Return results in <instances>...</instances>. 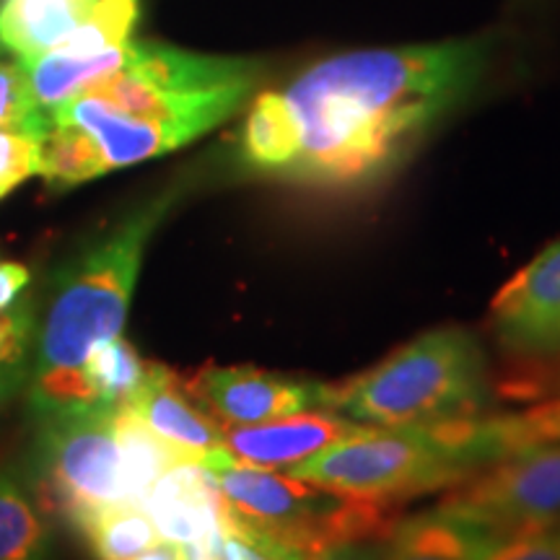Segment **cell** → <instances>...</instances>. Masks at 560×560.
I'll list each match as a JSON object with an SVG mask.
<instances>
[{
  "label": "cell",
  "instance_id": "6da1fadb",
  "mask_svg": "<svg viewBox=\"0 0 560 560\" xmlns=\"http://www.w3.org/2000/svg\"><path fill=\"white\" fill-rule=\"evenodd\" d=\"M482 70L478 42L335 55L280 91L296 153L280 179L312 187L371 185L395 170Z\"/></svg>",
  "mask_w": 560,
  "mask_h": 560
},
{
  "label": "cell",
  "instance_id": "7a4b0ae2",
  "mask_svg": "<svg viewBox=\"0 0 560 560\" xmlns=\"http://www.w3.org/2000/svg\"><path fill=\"white\" fill-rule=\"evenodd\" d=\"M170 190L132 210L60 272L37 338L30 402L37 416L89 405L81 366L91 348L120 338L145 247L174 206Z\"/></svg>",
  "mask_w": 560,
  "mask_h": 560
},
{
  "label": "cell",
  "instance_id": "3957f363",
  "mask_svg": "<svg viewBox=\"0 0 560 560\" xmlns=\"http://www.w3.org/2000/svg\"><path fill=\"white\" fill-rule=\"evenodd\" d=\"M495 459L486 418H467L408 429L359 425L330 450L283 472L342 499L405 503L457 486Z\"/></svg>",
  "mask_w": 560,
  "mask_h": 560
},
{
  "label": "cell",
  "instance_id": "277c9868",
  "mask_svg": "<svg viewBox=\"0 0 560 560\" xmlns=\"http://www.w3.org/2000/svg\"><path fill=\"white\" fill-rule=\"evenodd\" d=\"M488 389L480 340L465 327H439L355 380L330 384V410L374 429L441 425L478 418Z\"/></svg>",
  "mask_w": 560,
  "mask_h": 560
},
{
  "label": "cell",
  "instance_id": "5b68a950",
  "mask_svg": "<svg viewBox=\"0 0 560 560\" xmlns=\"http://www.w3.org/2000/svg\"><path fill=\"white\" fill-rule=\"evenodd\" d=\"M34 493L39 506L83 527L102 509L125 503L117 408L89 402L39 416Z\"/></svg>",
  "mask_w": 560,
  "mask_h": 560
},
{
  "label": "cell",
  "instance_id": "8992f818",
  "mask_svg": "<svg viewBox=\"0 0 560 560\" xmlns=\"http://www.w3.org/2000/svg\"><path fill=\"white\" fill-rule=\"evenodd\" d=\"M495 537L560 522V446H527L490 462L439 503Z\"/></svg>",
  "mask_w": 560,
  "mask_h": 560
},
{
  "label": "cell",
  "instance_id": "52a82bcc",
  "mask_svg": "<svg viewBox=\"0 0 560 560\" xmlns=\"http://www.w3.org/2000/svg\"><path fill=\"white\" fill-rule=\"evenodd\" d=\"M200 465L213 472L223 501L234 516L296 545L310 556L325 545L327 522L340 506L342 495L293 478L289 472L244 465L223 446L202 457Z\"/></svg>",
  "mask_w": 560,
  "mask_h": 560
},
{
  "label": "cell",
  "instance_id": "ba28073f",
  "mask_svg": "<svg viewBox=\"0 0 560 560\" xmlns=\"http://www.w3.org/2000/svg\"><path fill=\"white\" fill-rule=\"evenodd\" d=\"M185 389L219 425H252L304 410H330V384L255 366H206Z\"/></svg>",
  "mask_w": 560,
  "mask_h": 560
},
{
  "label": "cell",
  "instance_id": "9c48e42d",
  "mask_svg": "<svg viewBox=\"0 0 560 560\" xmlns=\"http://www.w3.org/2000/svg\"><path fill=\"white\" fill-rule=\"evenodd\" d=\"M490 327L520 361L560 359V240L516 272L490 304Z\"/></svg>",
  "mask_w": 560,
  "mask_h": 560
},
{
  "label": "cell",
  "instance_id": "30bf717a",
  "mask_svg": "<svg viewBox=\"0 0 560 560\" xmlns=\"http://www.w3.org/2000/svg\"><path fill=\"white\" fill-rule=\"evenodd\" d=\"M359 423L332 410H304L252 425H221L223 450L244 465L262 470H289L314 454L330 450Z\"/></svg>",
  "mask_w": 560,
  "mask_h": 560
},
{
  "label": "cell",
  "instance_id": "8fae6325",
  "mask_svg": "<svg viewBox=\"0 0 560 560\" xmlns=\"http://www.w3.org/2000/svg\"><path fill=\"white\" fill-rule=\"evenodd\" d=\"M143 509L156 524L161 540L185 545L219 532L229 506L208 467L179 462L156 480Z\"/></svg>",
  "mask_w": 560,
  "mask_h": 560
},
{
  "label": "cell",
  "instance_id": "7c38bea8",
  "mask_svg": "<svg viewBox=\"0 0 560 560\" xmlns=\"http://www.w3.org/2000/svg\"><path fill=\"white\" fill-rule=\"evenodd\" d=\"M128 408L187 459L200 462L223 446L221 425L192 400L177 374L161 363H149L145 382L130 397Z\"/></svg>",
  "mask_w": 560,
  "mask_h": 560
},
{
  "label": "cell",
  "instance_id": "4fadbf2b",
  "mask_svg": "<svg viewBox=\"0 0 560 560\" xmlns=\"http://www.w3.org/2000/svg\"><path fill=\"white\" fill-rule=\"evenodd\" d=\"M495 540L480 524L436 506L397 522L384 560H486Z\"/></svg>",
  "mask_w": 560,
  "mask_h": 560
},
{
  "label": "cell",
  "instance_id": "5bb4252c",
  "mask_svg": "<svg viewBox=\"0 0 560 560\" xmlns=\"http://www.w3.org/2000/svg\"><path fill=\"white\" fill-rule=\"evenodd\" d=\"M94 0H0V50L16 60L52 52Z\"/></svg>",
  "mask_w": 560,
  "mask_h": 560
},
{
  "label": "cell",
  "instance_id": "9a60e30c",
  "mask_svg": "<svg viewBox=\"0 0 560 560\" xmlns=\"http://www.w3.org/2000/svg\"><path fill=\"white\" fill-rule=\"evenodd\" d=\"M132 42V39H130ZM130 42L115 50L102 55H91V58H68L60 52H45L39 58L19 60L30 75V86L37 104L45 112H50L60 104H66L73 96L89 91L94 83L115 73L125 66L130 52Z\"/></svg>",
  "mask_w": 560,
  "mask_h": 560
},
{
  "label": "cell",
  "instance_id": "2e32d148",
  "mask_svg": "<svg viewBox=\"0 0 560 560\" xmlns=\"http://www.w3.org/2000/svg\"><path fill=\"white\" fill-rule=\"evenodd\" d=\"M117 446H120V480L125 503L143 506L156 480L179 462H192L156 436L128 405L117 408Z\"/></svg>",
  "mask_w": 560,
  "mask_h": 560
},
{
  "label": "cell",
  "instance_id": "e0dca14e",
  "mask_svg": "<svg viewBox=\"0 0 560 560\" xmlns=\"http://www.w3.org/2000/svg\"><path fill=\"white\" fill-rule=\"evenodd\" d=\"M242 159L252 172L280 177L296 153V128L280 91H265L252 102L242 128Z\"/></svg>",
  "mask_w": 560,
  "mask_h": 560
},
{
  "label": "cell",
  "instance_id": "ac0fdd59",
  "mask_svg": "<svg viewBox=\"0 0 560 560\" xmlns=\"http://www.w3.org/2000/svg\"><path fill=\"white\" fill-rule=\"evenodd\" d=\"M37 174L55 190L109 174L96 140L79 125L52 120L37 138Z\"/></svg>",
  "mask_w": 560,
  "mask_h": 560
},
{
  "label": "cell",
  "instance_id": "d6986e66",
  "mask_svg": "<svg viewBox=\"0 0 560 560\" xmlns=\"http://www.w3.org/2000/svg\"><path fill=\"white\" fill-rule=\"evenodd\" d=\"M145 374H149V361L140 359L138 350L122 335L91 348L81 366L91 402L109 405V408L128 405L145 382Z\"/></svg>",
  "mask_w": 560,
  "mask_h": 560
},
{
  "label": "cell",
  "instance_id": "ffe728a7",
  "mask_svg": "<svg viewBox=\"0 0 560 560\" xmlns=\"http://www.w3.org/2000/svg\"><path fill=\"white\" fill-rule=\"evenodd\" d=\"M96 560H130L161 542L151 514L138 503H115L102 509L81 527Z\"/></svg>",
  "mask_w": 560,
  "mask_h": 560
},
{
  "label": "cell",
  "instance_id": "44dd1931",
  "mask_svg": "<svg viewBox=\"0 0 560 560\" xmlns=\"http://www.w3.org/2000/svg\"><path fill=\"white\" fill-rule=\"evenodd\" d=\"M50 542V524L30 495L0 475V560H47Z\"/></svg>",
  "mask_w": 560,
  "mask_h": 560
},
{
  "label": "cell",
  "instance_id": "7402d4cb",
  "mask_svg": "<svg viewBox=\"0 0 560 560\" xmlns=\"http://www.w3.org/2000/svg\"><path fill=\"white\" fill-rule=\"evenodd\" d=\"M140 16L138 0H94L75 30L52 52L68 58H91L130 42Z\"/></svg>",
  "mask_w": 560,
  "mask_h": 560
},
{
  "label": "cell",
  "instance_id": "603a6c76",
  "mask_svg": "<svg viewBox=\"0 0 560 560\" xmlns=\"http://www.w3.org/2000/svg\"><path fill=\"white\" fill-rule=\"evenodd\" d=\"M499 459L527 446H560V395L511 416L486 418Z\"/></svg>",
  "mask_w": 560,
  "mask_h": 560
},
{
  "label": "cell",
  "instance_id": "cb8c5ba5",
  "mask_svg": "<svg viewBox=\"0 0 560 560\" xmlns=\"http://www.w3.org/2000/svg\"><path fill=\"white\" fill-rule=\"evenodd\" d=\"M50 125V112L34 100L30 75L21 62H0V130L30 132L39 138Z\"/></svg>",
  "mask_w": 560,
  "mask_h": 560
},
{
  "label": "cell",
  "instance_id": "d4e9b609",
  "mask_svg": "<svg viewBox=\"0 0 560 560\" xmlns=\"http://www.w3.org/2000/svg\"><path fill=\"white\" fill-rule=\"evenodd\" d=\"M221 548L223 560H306L310 552H304L296 545L280 540L260 527H252L249 522L240 520L226 509L221 527Z\"/></svg>",
  "mask_w": 560,
  "mask_h": 560
},
{
  "label": "cell",
  "instance_id": "484cf974",
  "mask_svg": "<svg viewBox=\"0 0 560 560\" xmlns=\"http://www.w3.org/2000/svg\"><path fill=\"white\" fill-rule=\"evenodd\" d=\"M37 174V138L0 130V198Z\"/></svg>",
  "mask_w": 560,
  "mask_h": 560
},
{
  "label": "cell",
  "instance_id": "4316f807",
  "mask_svg": "<svg viewBox=\"0 0 560 560\" xmlns=\"http://www.w3.org/2000/svg\"><path fill=\"white\" fill-rule=\"evenodd\" d=\"M486 560H560V540L550 529L516 532L499 537Z\"/></svg>",
  "mask_w": 560,
  "mask_h": 560
},
{
  "label": "cell",
  "instance_id": "83f0119b",
  "mask_svg": "<svg viewBox=\"0 0 560 560\" xmlns=\"http://www.w3.org/2000/svg\"><path fill=\"white\" fill-rule=\"evenodd\" d=\"M34 332V312L30 301H16L0 310V366H16L24 361Z\"/></svg>",
  "mask_w": 560,
  "mask_h": 560
},
{
  "label": "cell",
  "instance_id": "f1b7e54d",
  "mask_svg": "<svg viewBox=\"0 0 560 560\" xmlns=\"http://www.w3.org/2000/svg\"><path fill=\"white\" fill-rule=\"evenodd\" d=\"M387 540H382V537H369V540L332 542L314 550L306 560H384L387 558Z\"/></svg>",
  "mask_w": 560,
  "mask_h": 560
},
{
  "label": "cell",
  "instance_id": "f546056e",
  "mask_svg": "<svg viewBox=\"0 0 560 560\" xmlns=\"http://www.w3.org/2000/svg\"><path fill=\"white\" fill-rule=\"evenodd\" d=\"M30 280L32 272L21 262H0V310H9L11 304H16Z\"/></svg>",
  "mask_w": 560,
  "mask_h": 560
},
{
  "label": "cell",
  "instance_id": "4dcf8cb0",
  "mask_svg": "<svg viewBox=\"0 0 560 560\" xmlns=\"http://www.w3.org/2000/svg\"><path fill=\"white\" fill-rule=\"evenodd\" d=\"M16 380H19V371L11 369V366H0V405L5 402V397L11 395L13 387H16Z\"/></svg>",
  "mask_w": 560,
  "mask_h": 560
},
{
  "label": "cell",
  "instance_id": "1f68e13d",
  "mask_svg": "<svg viewBox=\"0 0 560 560\" xmlns=\"http://www.w3.org/2000/svg\"><path fill=\"white\" fill-rule=\"evenodd\" d=\"M558 524H560V522H558ZM556 535H558V540H560V527H558V529H556Z\"/></svg>",
  "mask_w": 560,
  "mask_h": 560
}]
</instances>
